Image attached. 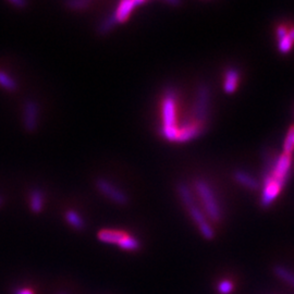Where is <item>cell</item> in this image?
Here are the masks:
<instances>
[{
    "label": "cell",
    "mask_w": 294,
    "mask_h": 294,
    "mask_svg": "<svg viewBox=\"0 0 294 294\" xmlns=\"http://www.w3.org/2000/svg\"><path fill=\"white\" fill-rule=\"evenodd\" d=\"M161 128L160 133L169 142H177L178 117H177V94L169 90L163 96L161 105Z\"/></svg>",
    "instance_id": "obj_1"
},
{
    "label": "cell",
    "mask_w": 294,
    "mask_h": 294,
    "mask_svg": "<svg viewBox=\"0 0 294 294\" xmlns=\"http://www.w3.org/2000/svg\"><path fill=\"white\" fill-rule=\"evenodd\" d=\"M178 191H179V195H180L182 203L184 204L186 208H188L190 216L193 219V221L196 224L199 232L202 233V235L206 240H213L215 238L214 229L209 225V222L205 217V215L202 212V209H200L199 207L195 204L194 196H193L192 191L189 189V186L181 183L180 185H179Z\"/></svg>",
    "instance_id": "obj_2"
},
{
    "label": "cell",
    "mask_w": 294,
    "mask_h": 294,
    "mask_svg": "<svg viewBox=\"0 0 294 294\" xmlns=\"http://www.w3.org/2000/svg\"><path fill=\"white\" fill-rule=\"evenodd\" d=\"M195 190L199 199L202 200L207 216L214 222L220 221L222 217L221 207L212 186L204 180H197L195 182Z\"/></svg>",
    "instance_id": "obj_3"
},
{
    "label": "cell",
    "mask_w": 294,
    "mask_h": 294,
    "mask_svg": "<svg viewBox=\"0 0 294 294\" xmlns=\"http://www.w3.org/2000/svg\"><path fill=\"white\" fill-rule=\"evenodd\" d=\"M144 4L145 2H140V0H128V2L119 3L116 10L113 11L111 16L106 18L102 22V24L99 25V33L107 34L109 33L117 24L124 23L125 21H128V19L130 18L136 7L142 6Z\"/></svg>",
    "instance_id": "obj_4"
},
{
    "label": "cell",
    "mask_w": 294,
    "mask_h": 294,
    "mask_svg": "<svg viewBox=\"0 0 294 294\" xmlns=\"http://www.w3.org/2000/svg\"><path fill=\"white\" fill-rule=\"evenodd\" d=\"M209 90L206 85H200L197 90L196 102L193 109V119L199 124L204 125L208 114V107H209Z\"/></svg>",
    "instance_id": "obj_5"
},
{
    "label": "cell",
    "mask_w": 294,
    "mask_h": 294,
    "mask_svg": "<svg viewBox=\"0 0 294 294\" xmlns=\"http://www.w3.org/2000/svg\"><path fill=\"white\" fill-rule=\"evenodd\" d=\"M96 188L104 196L110 199L111 202L118 205H127L129 198L125 193L122 190L117 188V186L112 184L110 181L100 178L96 181Z\"/></svg>",
    "instance_id": "obj_6"
},
{
    "label": "cell",
    "mask_w": 294,
    "mask_h": 294,
    "mask_svg": "<svg viewBox=\"0 0 294 294\" xmlns=\"http://www.w3.org/2000/svg\"><path fill=\"white\" fill-rule=\"evenodd\" d=\"M203 131V125L191 118L185 120L178 125V139L177 142H188L194 140L200 135Z\"/></svg>",
    "instance_id": "obj_7"
},
{
    "label": "cell",
    "mask_w": 294,
    "mask_h": 294,
    "mask_svg": "<svg viewBox=\"0 0 294 294\" xmlns=\"http://www.w3.org/2000/svg\"><path fill=\"white\" fill-rule=\"evenodd\" d=\"M39 107L34 100H27L23 110V125L27 132H34L38 127Z\"/></svg>",
    "instance_id": "obj_8"
},
{
    "label": "cell",
    "mask_w": 294,
    "mask_h": 294,
    "mask_svg": "<svg viewBox=\"0 0 294 294\" xmlns=\"http://www.w3.org/2000/svg\"><path fill=\"white\" fill-rule=\"evenodd\" d=\"M128 233L121 230H113V229H103L98 232V239L107 244H116L122 241Z\"/></svg>",
    "instance_id": "obj_9"
},
{
    "label": "cell",
    "mask_w": 294,
    "mask_h": 294,
    "mask_svg": "<svg viewBox=\"0 0 294 294\" xmlns=\"http://www.w3.org/2000/svg\"><path fill=\"white\" fill-rule=\"evenodd\" d=\"M240 80L239 71L231 68L229 69L225 74V81H224V91L227 94H232L238 89V84Z\"/></svg>",
    "instance_id": "obj_10"
},
{
    "label": "cell",
    "mask_w": 294,
    "mask_h": 294,
    "mask_svg": "<svg viewBox=\"0 0 294 294\" xmlns=\"http://www.w3.org/2000/svg\"><path fill=\"white\" fill-rule=\"evenodd\" d=\"M234 179L235 181L240 183L241 185L244 186V188L248 189V190H252V191H256L257 189H260V184H258L256 179L252 176L247 174V172L243 171V170H238L234 172Z\"/></svg>",
    "instance_id": "obj_11"
},
{
    "label": "cell",
    "mask_w": 294,
    "mask_h": 294,
    "mask_svg": "<svg viewBox=\"0 0 294 294\" xmlns=\"http://www.w3.org/2000/svg\"><path fill=\"white\" fill-rule=\"evenodd\" d=\"M294 45V27L288 30L284 36L278 39V49L281 54H289Z\"/></svg>",
    "instance_id": "obj_12"
},
{
    "label": "cell",
    "mask_w": 294,
    "mask_h": 294,
    "mask_svg": "<svg viewBox=\"0 0 294 294\" xmlns=\"http://www.w3.org/2000/svg\"><path fill=\"white\" fill-rule=\"evenodd\" d=\"M30 207L35 214H39L44 207V196L40 190H33L30 194Z\"/></svg>",
    "instance_id": "obj_13"
},
{
    "label": "cell",
    "mask_w": 294,
    "mask_h": 294,
    "mask_svg": "<svg viewBox=\"0 0 294 294\" xmlns=\"http://www.w3.org/2000/svg\"><path fill=\"white\" fill-rule=\"evenodd\" d=\"M274 272L279 279H281L282 281L294 288V272H292L289 268L281 266V265H277L274 267Z\"/></svg>",
    "instance_id": "obj_14"
},
{
    "label": "cell",
    "mask_w": 294,
    "mask_h": 294,
    "mask_svg": "<svg viewBox=\"0 0 294 294\" xmlns=\"http://www.w3.org/2000/svg\"><path fill=\"white\" fill-rule=\"evenodd\" d=\"M66 220L68 221V224L73 227L75 230H83L85 224L82 217L74 211H68L66 213Z\"/></svg>",
    "instance_id": "obj_15"
},
{
    "label": "cell",
    "mask_w": 294,
    "mask_h": 294,
    "mask_svg": "<svg viewBox=\"0 0 294 294\" xmlns=\"http://www.w3.org/2000/svg\"><path fill=\"white\" fill-rule=\"evenodd\" d=\"M0 88L7 92H14L17 91L18 85L17 82L8 73L0 70Z\"/></svg>",
    "instance_id": "obj_16"
},
{
    "label": "cell",
    "mask_w": 294,
    "mask_h": 294,
    "mask_svg": "<svg viewBox=\"0 0 294 294\" xmlns=\"http://www.w3.org/2000/svg\"><path fill=\"white\" fill-rule=\"evenodd\" d=\"M118 246L124 250H138L141 247V243L136 238H133L130 234H127L125 238L119 243Z\"/></svg>",
    "instance_id": "obj_17"
},
{
    "label": "cell",
    "mask_w": 294,
    "mask_h": 294,
    "mask_svg": "<svg viewBox=\"0 0 294 294\" xmlns=\"http://www.w3.org/2000/svg\"><path fill=\"white\" fill-rule=\"evenodd\" d=\"M217 289L220 294H230L233 291V283L229 280H222L219 282Z\"/></svg>",
    "instance_id": "obj_18"
},
{
    "label": "cell",
    "mask_w": 294,
    "mask_h": 294,
    "mask_svg": "<svg viewBox=\"0 0 294 294\" xmlns=\"http://www.w3.org/2000/svg\"><path fill=\"white\" fill-rule=\"evenodd\" d=\"M91 5L90 2H70L67 4L70 9L72 10H84Z\"/></svg>",
    "instance_id": "obj_19"
},
{
    "label": "cell",
    "mask_w": 294,
    "mask_h": 294,
    "mask_svg": "<svg viewBox=\"0 0 294 294\" xmlns=\"http://www.w3.org/2000/svg\"><path fill=\"white\" fill-rule=\"evenodd\" d=\"M288 33V28H286L284 25H279L276 30V35H277V38L280 39L282 38L284 35Z\"/></svg>",
    "instance_id": "obj_20"
},
{
    "label": "cell",
    "mask_w": 294,
    "mask_h": 294,
    "mask_svg": "<svg viewBox=\"0 0 294 294\" xmlns=\"http://www.w3.org/2000/svg\"><path fill=\"white\" fill-rule=\"evenodd\" d=\"M14 294H34V292L31 289H19Z\"/></svg>",
    "instance_id": "obj_21"
},
{
    "label": "cell",
    "mask_w": 294,
    "mask_h": 294,
    "mask_svg": "<svg viewBox=\"0 0 294 294\" xmlns=\"http://www.w3.org/2000/svg\"><path fill=\"white\" fill-rule=\"evenodd\" d=\"M11 4L13 6H17V7H22V8L26 6L25 2H17V0H14V2H11Z\"/></svg>",
    "instance_id": "obj_22"
},
{
    "label": "cell",
    "mask_w": 294,
    "mask_h": 294,
    "mask_svg": "<svg viewBox=\"0 0 294 294\" xmlns=\"http://www.w3.org/2000/svg\"><path fill=\"white\" fill-rule=\"evenodd\" d=\"M3 202H4V200H3V198H2V197H0V206H2Z\"/></svg>",
    "instance_id": "obj_23"
}]
</instances>
